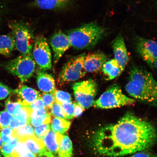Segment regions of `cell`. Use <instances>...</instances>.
<instances>
[{
	"label": "cell",
	"instance_id": "7402d4cb",
	"mask_svg": "<svg viewBox=\"0 0 157 157\" xmlns=\"http://www.w3.org/2000/svg\"><path fill=\"white\" fill-rule=\"evenodd\" d=\"M70 0H35V5L45 10L62 9L66 6Z\"/></svg>",
	"mask_w": 157,
	"mask_h": 157
},
{
	"label": "cell",
	"instance_id": "6da1fadb",
	"mask_svg": "<svg viewBox=\"0 0 157 157\" xmlns=\"http://www.w3.org/2000/svg\"><path fill=\"white\" fill-rule=\"evenodd\" d=\"M157 142V130L154 125L128 112L117 122L98 129L92 138V146L100 155L119 157L145 151Z\"/></svg>",
	"mask_w": 157,
	"mask_h": 157
},
{
	"label": "cell",
	"instance_id": "ac0fdd59",
	"mask_svg": "<svg viewBox=\"0 0 157 157\" xmlns=\"http://www.w3.org/2000/svg\"><path fill=\"white\" fill-rule=\"evenodd\" d=\"M62 135L55 133L51 129L42 140L49 152L55 156L58 152L59 144Z\"/></svg>",
	"mask_w": 157,
	"mask_h": 157
},
{
	"label": "cell",
	"instance_id": "52a82bcc",
	"mask_svg": "<svg viewBox=\"0 0 157 157\" xmlns=\"http://www.w3.org/2000/svg\"><path fill=\"white\" fill-rule=\"evenodd\" d=\"M73 89L78 103L84 109L93 105L98 91V84L95 80L89 79L76 83L73 85Z\"/></svg>",
	"mask_w": 157,
	"mask_h": 157
},
{
	"label": "cell",
	"instance_id": "74e56055",
	"mask_svg": "<svg viewBox=\"0 0 157 157\" xmlns=\"http://www.w3.org/2000/svg\"><path fill=\"white\" fill-rule=\"evenodd\" d=\"M133 154L129 157H157V155L145 152V151L137 152Z\"/></svg>",
	"mask_w": 157,
	"mask_h": 157
},
{
	"label": "cell",
	"instance_id": "d6986e66",
	"mask_svg": "<svg viewBox=\"0 0 157 157\" xmlns=\"http://www.w3.org/2000/svg\"><path fill=\"white\" fill-rule=\"evenodd\" d=\"M15 47V38L12 33L0 35V54L9 57Z\"/></svg>",
	"mask_w": 157,
	"mask_h": 157
},
{
	"label": "cell",
	"instance_id": "83f0119b",
	"mask_svg": "<svg viewBox=\"0 0 157 157\" xmlns=\"http://www.w3.org/2000/svg\"><path fill=\"white\" fill-rule=\"evenodd\" d=\"M18 142L19 140L17 137L10 143L3 144L0 150L2 154L4 157H11L12 153L14 151Z\"/></svg>",
	"mask_w": 157,
	"mask_h": 157
},
{
	"label": "cell",
	"instance_id": "3957f363",
	"mask_svg": "<svg viewBox=\"0 0 157 157\" xmlns=\"http://www.w3.org/2000/svg\"><path fill=\"white\" fill-rule=\"evenodd\" d=\"M105 29L96 22L84 24L68 33L72 47L77 50L93 48L105 36Z\"/></svg>",
	"mask_w": 157,
	"mask_h": 157
},
{
	"label": "cell",
	"instance_id": "1f68e13d",
	"mask_svg": "<svg viewBox=\"0 0 157 157\" xmlns=\"http://www.w3.org/2000/svg\"><path fill=\"white\" fill-rule=\"evenodd\" d=\"M50 109L51 113L53 116L59 118H66L61 104L55 101Z\"/></svg>",
	"mask_w": 157,
	"mask_h": 157
},
{
	"label": "cell",
	"instance_id": "60d3db41",
	"mask_svg": "<svg viewBox=\"0 0 157 157\" xmlns=\"http://www.w3.org/2000/svg\"><path fill=\"white\" fill-rule=\"evenodd\" d=\"M3 144V143L2 141L1 137L0 136V150H1L2 147V146Z\"/></svg>",
	"mask_w": 157,
	"mask_h": 157
},
{
	"label": "cell",
	"instance_id": "f6af8a7d",
	"mask_svg": "<svg viewBox=\"0 0 157 157\" xmlns=\"http://www.w3.org/2000/svg\"><path fill=\"white\" fill-rule=\"evenodd\" d=\"M50 157H55V156L54 155H52V156H51Z\"/></svg>",
	"mask_w": 157,
	"mask_h": 157
},
{
	"label": "cell",
	"instance_id": "2e32d148",
	"mask_svg": "<svg viewBox=\"0 0 157 157\" xmlns=\"http://www.w3.org/2000/svg\"><path fill=\"white\" fill-rule=\"evenodd\" d=\"M36 80L39 89L44 93H54L56 84L53 77L51 75L42 70L37 72Z\"/></svg>",
	"mask_w": 157,
	"mask_h": 157
},
{
	"label": "cell",
	"instance_id": "4dcf8cb0",
	"mask_svg": "<svg viewBox=\"0 0 157 157\" xmlns=\"http://www.w3.org/2000/svg\"><path fill=\"white\" fill-rule=\"evenodd\" d=\"M12 116L6 110L0 112V131L9 126Z\"/></svg>",
	"mask_w": 157,
	"mask_h": 157
},
{
	"label": "cell",
	"instance_id": "8992f818",
	"mask_svg": "<svg viewBox=\"0 0 157 157\" xmlns=\"http://www.w3.org/2000/svg\"><path fill=\"white\" fill-rule=\"evenodd\" d=\"M4 67L9 73L17 76L23 83L28 81L34 75L36 63L32 54H22L6 63Z\"/></svg>",
	"mask_w": 157,
	"mask_h": 157
},
{
	"label": "cell",
	"instance_id": "e575fe53",
	"mask_svg": "<svg viewBox=\"0 0 157 157\" xmlns=\"http://www.w3.org/2000/svg\"><path fill=\"white\" fill-rule=\"evenodd\" d=\"M25 107H26L30 111L38 110L44 109L45 108L41 97L38 98L30 105Z\"/></svg>",
	"mask_w": 157,
	"mask_h": 157
},
{
	"label": "cell",
	"instance_id": "5bb4252c",
	"mask_svg": "<svg viewBox=\"0 0 157 157\" xmlns=\"http://www.w3.org/2000/svg\"><path fill=\"white\" fill-rule=\"evenodd\" d=\"M107 61V57L101 52H96L86 55L83 66L86 72L94 73L102 70Z\"/></svg>",
	"mask_w": 157,
	"mask_h": 157
},
{
	"label": "cell",
	"instance_id": "9c48e42d",
	"mask_svg": "<svg viewBox=\"0 0 157 157\" xmlns=\"http://www.w3.org/2000/svg\"><path fill=\"white\" fill-rule=\"evenodd\" d=\"M32 56L40 70L45 71L52 68V52L46 38L43 35L35 37Z\"/></svg>",
	"mask_w": 157,
	"mask_h": 157
},
{
	"label": "cell",
	"instance_id": "7a4b0ae2",
	"mask_svg": "<svg viewBox=\"0 0 157 157\" xmlns=\"http://www.w3.org/2000/svg\"><path fill=\"white\" fill-rule=\"evenodd\" d=\"M125 89L134 100L157 107V81L148 71L138 66H133Z\"/></svg>",
	"mask_w": 157,
	"mask_h": 157
},
{
	"label": "cell",
	"instance_id": "d590c367",
	"mask_svg": "<svg viewBox=\"0 0 157 157\" xmlns=\"http://www.w3.org/2000/svg\"><path fill=\"white\" fill-rule=\"evenodd\" d=\"M13 90L0 82V100L6 99L10 94H13Z\"/></svg>",
	"mask_w": 157,
	"mask_h": 157
},
{
	"label": "cell",
	"instance_id": "ab89813d",
	"mask_svg": "<svg viewBox=\"0 0 157 157\" xmlns=\"http://www.w3.org/2000/svg\"><path fill=\"white\" fill-rule=\"evenodd\" d=\"M153 67H154L157 71V59L154 62Z\"/></svg>",
	"mask_w": 157,
	"mask_h": 157
},
{
	"label": "cell",
	"instance_id": "7c38bea8",
	"mask_svg": "<svg viewBox=\"0 0 157 157\" xmlns=\"http://www.w3.org/2000/svg\"><path fill=\"white\" fill-rule=\"evenodd\" d=\"M112 48L114 59L123 72L128 62L129 57L124 39L121 34L118 35L113 41Z\"/></svg>",
	"mask_w": 157,
	"mask_h": 157
},
{
	"label": "cell",
	"instance_id": "ba28073f",
	"mask_svg": "<svg viewBox=\"0 0 157 157\" xmlns=\"http://www.w3.org/2000/svg\"><path fill=\"white\" fill-rule=\"evenodd\" d=\"M85 54L71 59L64 65L59 77L60 84L76 81L85 76L86 73L83 66Z\"/></svg>",
	"mask_w": 157,
	"mask_h": 157
},
{
	"label": "cell",
	"instance_id": "484cf974",
	"mask_svg": "<svg viewBox=\"0 0 157 157\" xmlns=\"http://www.w3.org/2000/svg\"><path fill=\"white\" fill-rule=\"evenodd\" d=\"M13 130L17 138L35 135L34 129L29 123Z\"/></svg>",
	"mask_w": 157,
	"mask_h": 157
},
{
	"label": "cell",
	"instance_id": "7bdbcfd3",
	"mask_svg": "<svg viewBox=\"0 0 157 157\" xmlns=\"http://www.w3.org/2000/svg\"><path fill=\"white\" fill-rule=\"evenodd\" d=\"M1 11H0V21H1Z\"/></svg>",
	"mask_w": 157,
	"mask_h": 157
},
{
	"label": "cell",
	"instance_id": "836d02e7",
	"mask_svg": "<svg viewBox=\"0 0 157 157\" xmlns=\"http://www.w3.org/2000/svg\"><path fill=\"white\" fill-rule=\"evenodd\" d=\"M41 97L45 108L48 109H50L53 104L56 101L54 93H44L41 95Z\"/></svg>",
	"mask_w": 157,
	"mask_h": 157
},
{
	"label": "cell",
	"instance_id": "f546056e",
	"mask_svg": "<svg viewBox=\"0 0 157 157\" xmlns=\"http://www.w3.org/2000/svg\"><path fill=\"white\" fill-rule=\"evenodd\" d=\"M66 118L72 119L74 117V105L71 101L61 105Z\"/></svg>",
	"mask_w": 157,
	"mask_h": 157
},
{
	"label": "cell",
	"instance_id": "603a6c76",
	"mask_svg": "<svg viewBox=\"0 0 157 157\" xmlns=\"http://www.w3.org/2000/svg\"><path fill=\"white\" fill-rule=\"evenodd\" d=\"M73 148L71 140L66 135H62L58 149L59 157H72Z\"/></svg>",
	"mask_w": 157,
	"mask_h": 157
},
{
	"label": "cell",
	"instance_id": "b9f144b4",
	"mask_svg": "<svg viewBox=\"0 0 157 157\" xmlns=\"http://www.w3.org/2000/svg\"><path fill=\"white\" fill-rule=\"evenodd\" d=\"M154 1V3L157 6V0H153Z\"/></svg>",
	"mask_w": 157,
	"mask_h": 157
},
{
	"label": "cell",
	"instance_id": "9a60e30c",
	"mask_svg": "<svg viewBox=\"0 0 157 157\" xmlns=\"http://www.w3.org/2000/svg\"><path fill=\"white\" fill-rule=\"evenodd\" d=\"M13 94H16L18 98L17 101L24 106L30 105L41 97L39 91L25 85L20 86L18 88L13 90Z\"/></svg>",
	"mask_w": 157,
	"mask_h": 157
},
{
	"label": "cell",
	"instance_id": "d4e9b609",
	"mask_svg": "<svg viewBox=\"0 0 157 157\" xmlns=\"http://www.w3.org/2000/svg\"><path fill=\"white\" fill-rule=\"evenodd\" d=\"M11 157H37L36 155L27 150L23 143L19 142Z\"/></svg>",
	"mask_w": 157,
	"mask_h": 157
},
{
	"label": "cell",
	"instance_id": "ee69618b",
	"mask_svg": "<svg viewBox=\"0 0 157 157\" xmlns=\"http://www.w3.org/2000/svg\"><path fill=\"white\" fill-rule=\"evenodd\" d=\"M2 105V104L1 103H0V107Z\"/></svg>",
	"mask_w": 157,
	"mask_h": 157
},
{
	"label": "cell",
	"instance_id": "f1b7e54d",
	"mask_svg": "<svg viewBox=\"0 0 157 157\" xmlns=\"http://www.w3.org/2000/svg\"><path fill=\"white\" fill-rule=\"evenodd\" d=\"M54 95L56 101L61 105L71 101V96L67 92L60 90H56Z\"/></svg>",
	"mask_w": 157,
	"mask_h": 157
},
{
	"label": "cell",
	"instance_id": "4316f807",
	"mask_svg": "<svg viewBox=\"0 0 157 157\" xmlns=\"http://www.w3.org/2000/svg\"><path fill=\"white\" fill-rule=\"evenodd\" d=\"M5 105L6 110L12 116L17 114L24 107L22 104L18 101L13 102L11 101L10 98L6 101Z\"/></svg>",
	"mask_w": 157,
	"mask_h": 157
},
{
	"label": "cell",
	"instance_id": "e0dca14e",
	"mask_svg": "<svg viewBox=\"0 0 157 157\" xmlns=\"http://www.w3.org/2000/svg\"><path fill=\"white\" fill-rule=\"evenodd\" d=\"M51 116L46 108L30 111L29 123L32 126L36 127L51 122Z\"/></svg>",
	"mask_w": 157,
	"mask_h": 157
},
{
	"label": "cell",
	"instance_id": "8fae6325",
	"mask_svg": "<svg viewBox=\"0 0 157 157\" xmlns=\"http://www.w3.org/2000/svg\"><path fill=\"white\" fill-rule=\"evenodd\" d=\"M50 44L53 52L55 63L72 47L67 35L61 31L55 33L51 37Z\"/></svg>",
	"mask_w": 157,
	"mask_h": 157
},
{
	"label": "cell",
	"instance_id": "5b68a950",
	"mask_svg": "<svg viewBox=\"0 0 157 157\" xmlns=\"http://www.w3.org/2000/svg\"><path fill=\"white\" fill-rule=\"evenodd\" d=\"M14 37L15 48L23 54H32L35 38L28 25L22 21H13L9 24Z\"/></svg>",
	"mask_w": 157,
	"mask_h": 157
},
{
	"label": "cell",
	"instance_id": "4fadbf2b",
	"mask_svg": "<svg viewBox=\"0 0 157 157\" xmlns=\"http://www.w3.org/2000/svg\"><path fill=\"white\" fill-rule=\"evenodd\" d=\"M23 143L27 150L39 157H48L52 154L47 150L42 139L35 136H28L18 138Z\"/></svg>",
	"mask_w": 157,
	"mask_h": 157
},
{
	"label": "cell",
	"instance_id": "bcb514c9",
	"mask_svg": "<svg viewBox=\"0 0 157 157\" xmlns=\"http://www.w3.org/2000/svg\"><path fill=\"white\" fill-rule=\"evenodd\" d=\"M0 157H2L1 156V155L0 154Z\"/></svg>",
	"mask_w": 157,
	"mask_h": 157
},
{
	"label": "cell",
	"instance_id": "44dd1931",
	"mask_svg": "<svg viewBox=\"0 0 157 157\" xmlns=\"http://www.w3.org/2000/svg\"><path fill=\"white\" fill-rule=\"evenodd\" d=\"M102 70L109 80H112L122 73L117 63L114 59L107 61L103 65Z\"/></svg>",
	"mask_w": 157,
	"mask_h": 157
},
{
	"label": "cell",
	"instance_id": "f35d334b",
	"mask_svg": "<svg viewBox=\"0 0 157 157\" xmlns=\"http://www.w3.org/2000/svg\"><path fill=\"white\" fill-rule=\"evenodd\" d=\"M74 117H78L80 116L83 113L84 109L78 103H74Z\"/></svg>",
	"mask_w": 157,
	"mask_h": 157
},
{
	"label": "cell",
	"instance_id": "277c9868",
	"mask_svg": "<svg viewBox=\"0 0 157 157\" xmlns=\"http://www.w3.org/2000/svg\"><path fill=\"white\" fill-rule=\"evenodd\" d=\"M135 100L127 97L123 93L120 87L114 84L94 101L93 105L98 109H109L131 105Z\"/></svg>",
	"mask_w": 157,
	"mask_h": 157
},
{
	"label": "cell",
	"instance_id": "ffe728a7",
	"mask_svg": "<svg viewBox=\"0 0 157 157\" xmlns=\"http://www.w3.org/2000/svg\"><path fill=\"white\" fill-rule=\"evenodd\" d=\"M30 114V111L23 107L17 114L12 116L9 126L15 129L29 123Z\"/></svg>",
	"mask_w": 157,
	"mask_h": 157
},
{
	"label": "cell",
	"instance_id": "cb8c5ba5",
	"mask_svg": "<svg viewBox=\"0 0 157 157\" xmlns=\"http://www.w3.org/2000/svg\"><path fill=\"white\" fill-rule=\"evenodd\" d=\"M70 125V121L66 119L55 117L52 119L51 128L54 132L62 135L68 130Z\"/></svg>",
	"mask_w": 157,
	"mask_h": 157
},
{
	"label": "cell",
	"instance_id": "8d00e7d4",
	"mask_svg": "<svg viewBox=\"0 0 157 157\" xmlns=\"http://www.w3.org/2000/svg\"><path fill=\"white\" fill-rule=\"evenodd\" d=\"M1 131V132H0L1 135H4V136L9 137L13 139L17 138V137L15 134L14 130L10 126L5 128Z\"/></svg>",
	"mask_w": 157,
	"mask_h": 157
},
{
	"label": "cell",
	"instance_id": "d6a6232c",
	"mask_svg": "<svg viewBox=\"0 0 157 157\" xmlns=\"http://www.w3.org/2000/svg\"><path fill=\"white\" fill-rule=\"evenodd\" d=\"M50 124H46L36 127L34 129L35 136L42 139L51 129Z\"/></svg>",
	"mask_w": 157,
	"mask_h": 157
},
{
	"label": "cell",
	"instance_id": "30bf717a",
	"mask_svg": "<svg viewBox=\"0 0 157 157\" xmlns=\"http://www.w3.org/2000/svg\"><path fill=\"white\" fill-rule=\"evenodd\" d=\"M137 53L149 66L153 67L157 59V42L151 39L137 37L135 42Z\"/></svg>",
	"mask_w": 157,
	"mask_h": 157
}]
</instances>
